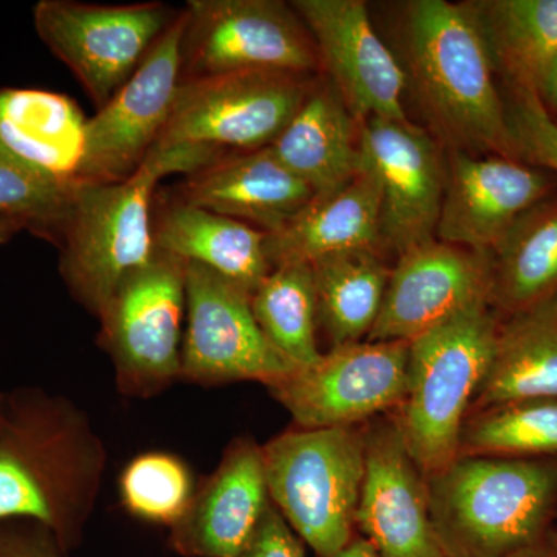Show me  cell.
Here are the masks:
<instances>
[{"label": "cell", "mask_w": 557, "mask_h": 557, "mask_svg": "<svg viewBox=\"0 0 557 557\" xmlns=\"http://www.w3.org/2000/svg\"><path fill=\"white\" fill-rule=\"evenodd\" d=\"M197 483L182 458L150 450L132 458L121 471V507L135 519L172 528L185 515Z\"/></svg>", "instance_id": "obj_31"}, {"label": "cell", "mask_w": 557, "mask_h": 557, "mask_svg": "<svg viewBox=\"0 0 557 557\" xmlns=\"http://www.w3.org/2000/svg\"><path fill=\"white\" fill-rule=\"evenodd\" d=\"M541 397H557V296L500 318L493 361L469 413Z\"/></svg>", "instance_id": "obj_24"}, {"label": "cell", "mask_w": 557, "mask_h": 557, "mask_svg": "<svg viewBox=\"0 0 557 557\" xmlns=\"http://www.w3.org/2000/svg\"><path fill=\"white\" fill-rule=\"evenodd\" d=\"M267 234L247 223L175 199L153 201V242L160 251L199 263L256 292L271 269L265 252Z\"/></svg>", "instance_id": "obj_22"}, {"label": "cell", "mask_w": 557, "mask_h": 557, "mask_svg": "<svg viewBox=\"0 0 557 557\" xmlns=\"http://www.w3.org/2000/svg\"><path fill=\"white\" fill-rule=\"evenodd\" d=\"M304 545L271 504L255 536L239 557H307Z\"/></svg>", "instance_id": "obj_35"}, {"label": "cell", "mask_w": 557, "mask_h": 557, "mask_svg": "<svg viewBox=\"0 0 557 557\" xmlns=\"http://www.w3.org/2000/svg\"><path fill=\"white\" fill-rule=\"evenodd\" d=\"M186 319V262L157 249L153 258L121 282L98 321V344L127 397L150 398L182 372Z\"/></svg>", "instance_id": "obj_7"}, {"label": "cell", "mask_w": 557, "mask_h": 557, "mask_svg": "<svg viewBox=\"0 0 557 557\" xmlns=\"http://www.w3.org/2000/svg\"><path fill=\"white\" fill-rule=\"evenodd\" d=\"M302 180L314 199H327L364 170L361 124L335 87H313L285 129L269 146Z\"/></svg>", "instance_id": "obj_21"}, {"label": "cell", "mask_w": 557, "mask_h": 557, "mask_svg": "<svg viewBox=\"0 0 557 557\" xmlns=\"http://www.w3.org/2000/svg\"><path fill=\"white\" fill-rule=\"evenodd\" d=\"M295 369L263 335L247 289L207 267L186 262L180 380L207 387L258 381L267 387Z\"/></svg>", "instance_id": "obj_13"}, {"label": "cell", "mask_w": 557, "mask_h": 557, "mask_svg": "<svg viewBox=\"0 0 557 557\" xmlns=\"http://www.w3.org/2000/svg\"><path fill=\"white\" fill-rule=\"evenodd\" d=\"M553 182L534 164L450 149L437 239L493 252L528 209L552 196Z\"/></svg>", "instance_id": "obj_18"}, {"label": "cell", "mask_w": 557, "mask_h": 557, "mask_svg": "<svg viewBox=\"0 0 557 557\" xmlns=\"http://www.w3.org/2000/svg\"><path fill=\"white\" fill-rule=\"evenodd\" d=\"M171 196L265 234L285 228L314 199L313 190L289 172L270 148L230 153L188 175Z\"/></svg>", "instance_id": "obj_20"}, {"label": "cell", "mask_w": 557, "mask_h": 557, "mask_svg": "<svg viewBox=\"0 0 557 557\" xmlns=\"http://www.w3.org/2000/svg\"><path fill=\"white\" fill-rule=\"evenodd\" d=\"M108 449L72 399L25 387L0 394V520L39 523L62 552L94 515Z\"/></svg>", "instance_id": "obj_1"}, {"label": "cell", "mask_w": 557, "mask_h": 557, "mask_svg": "<svg viewBox=\"0 0 557 557\" xmlns=\"http://www.w3.org/2000/svg\"><path fill=\"white\" fill-rule=\"evenodd\" d=\"M185 9L115 97L86 121L72 182L131 178L166 129L182 83Z\"/></svg>", "instance_id": "obj_12"}, {"label": "cell", "mask_w": 557, "mask_h": 557, "mask_svg": "<svg viewBox=\"0 0 557 557\" xmlns=\"http://www.w3.org/2000/svg\"><path fill=\"white\" fill-rule=\"evenodd\" d=\"M507 106L519 160L557 174V121L542 98L533 90L511 89Z\"/></svg>", "instance_id": "obj_33"}, {"label": "cell", "mask_w": 557, "mask_h": 557, "mask_svg": "<svg viewBox=\"0 0 557 557\" xmlns=\"http://www.w3.org/2000/svg\"><path fill=\"white\" fill-rule=\"evenodd\" d=\"M293 9L317 46L335 89L358 123L408 120L406 70L380 38L361 0H295Z\"/></svg>", "instance_id": "obj_15"}, {"label": "cell", "mask_w": 557, "mask_h": 557, "mask_svg": "<svg viewBox=\"0 0 557 557\" xmlns=\"http://www.w3.org/2000/svg\"><path fill=\"white\" fill-rule=\"evenodd\" d=\"M86 120L60 95L39 90L0 91V143L36 170L72 180Z\"/></svg>", "instance_id": "obj_26"}, {"label": "cell", "mask_w": 557, "mask_h": 557, "mask_svg": "<svg viewBox=\"0 0 557 557\" xmlns=\"http://www.w3.org/2000/svg\"><path fill=\"white\" fill-rule=\"evenodd\" d=\"M251 309L271 346L296 368L322 357L318 347V302L310 263H282L251 295Z\"/></svg>", "instance_id": "obj_29"}, {"label": "cell", "mask_w": 557, "mask_h": 557, "mask_svg": "<svg viewBox=\"0 0 557 557\" xmlns=\"http://www.w3.org/2000/svg\"><path fill=\"white\" fill-rule=\"evenodd\" d=\"M406 76L453 149L518 159L496 64L468 3L417 0L405 21Z\"/></svg>", "instance_id": "obj_2"}, {"label": "cell", "mask_w": 557, "mask_h": 557, "mask_svg": "<svg viewBox=\"0 0 557 557\" xmlns=\"http://www.w3.org/2000/svg\"><path fill=\"white\" fill-rule=\"evenodd\" d=\"M491 252L434 239L398 256L380 317L366 341H410L490 302ZM491 304V302H490Z\"/></svg>", "instance_id": "obj_17"}, {"label": "cell", "mask_w": 557, "mask_h": 557, "mask_svg": "<svg viewBox=\"0 0 557 557\" xmlns=\"http://www.w3.org/2000/svg\"><path fill=\"white\" fill-rule=\"evenodd\" d=\"M359 536L381 557H445L429 512L428 475L409 453L392 413L364 424Z\"/></svg>", "instance_id": "obj_16"}, {"label": "cell", "mask_w": 557, "mask_h": 557, "mask_svg": "<svg viewBox=\"0 0 557 557\" xmlns=\"http://www.w3.org/2000/svg\"><path fill=\"white\" fill-rule=\"evenodd\" d=\"M304 76L245 72L182 81L156 148L205 146L228 156L269 148L309 95Z\"/></svg>", "instance_id": "obj_10"}, {"label": "cell", "mask_w": 557, "mask_h": 557, "mask_svg": "<svg viewBox=\"0 0 557 557\" xmlns=\"http://www.w3.org/2000/svg\"><path fill=\"white\" fill-rule=\"evenodd\" d=\"M364 164L379 180L381 242L397 255L437 239L446 160L434 138L409 120L361 123Z\"/></svg>", "instance_id": "obj_14"}, {"label": "cell", "mask_w": 557, "mask_h": 557, "mask_svg": "<svg viewBox=\"0 0 557 557\" xmlns=\"http://www.w3.org/2000/svg\"><path fill=\"white\" fill-rule=\"evenodd\" d=\"M458 457H557V397L519 399L469 413Z\"/></svg>", "instance_id": "obj_30"}, {"label": "cell", "mask_w": 557, "mask_h": 557, "mask_svg": "<svg viewBox=\"0 0 557 557\" xmlns=\"http://www.w3.org/2000/svg\"><path fill=\"white\" fill-rule=\"evenodd\" d=\"M57 537L32 520H0V557H64Z\"/></svg>", "instance_id": "obj_34"}, {"label": "cell", "mask_w": 557, "mask_h": 557, "mask_svg": "<svg viewBox=\"0 0 557 557\" xmlns=\"http://www.w3.org/2000/svg\"><path fill=\"white\" fill-rule=\"evenodd\" d=\"M338 557H381L379 552L373 548V545L370 544L369 541H366L364 537L359 536L354 539L350 544L347 545L346 548L341 552Z\"/></svg>", "instance_id": "obj_38"}, {"label": "cell", "mask_w": 557, "mask_h": 557, "mask_svg": "<svg viewBox=\"0 0 557 557\" xmlns=\"http://www.w3.org/2000/svg\"><path fill=\"white\" fill-rule=\"evenodd\" d=\"M318 324L330 348L368 339L383 307L391 269L380 251L343 252L310 263Z\"/></svg>", "instance_id": "obj_28"}, {"label": "cell", "mask_w": 557, "mask_h": 557, "mask_svg": "<svg viewBox=\"0 0 557 557\" xmlns=\"http://www.w3.org/2000/svg\"><path fill=\"white\" fill-rule=\"evenodd\" d=\"M507 557H557V525L537 544Z\"/></svg>", "instance_id": "obj_36"}, {"label": "cell", "mask_w": 557, "mask_h": 557, "mask_svg": "<svg viewBox=\"0 0 557 557\" xmlns=\"http://www.w3.org/2000/svg\"><path fill=\"white\" fill-rule=\"evenodd\" d=\"M498 327L491 304L480 302L409 343L406 395L392 416L428 478L458 457L461 429L493 361Z\"/></svg>", "instance_id": "obj_5"}, {"label": "cell", "mask_w": 557, "mask_h": 557, "mask_svg": "<svg viewBox=\"0 0 557 557\" xmlns=\"http://www.w3.org/2000/svg\"><path fill=\"white\" fill-rule=\"evenodd\" d=\"M428 487L445 557H507L556 527L557 457H457Z\"/></svg>", "instance_id": "obj_4"}, {"label": "cell", "mask_w": 557, "mask_h": 557, "mask_svg": "<svg viewBox=\"0 0 557 557\" xmlns=\"http://www.w3.org/2000/svg\"><path fill=\"white\" fill-rule=\"evenodd\" d=\"M178 14L161 2L40 0L33 9V24L44 46L101 109L134 76Z\"/></svg>", "instance_id": "obj_8"}, {"label": "cell", "mask_w": 557, "mask_h": 557, "mask_svg": "<svg viewBox=\"0 0 557 557\" xmlns=\"http://www.w3.org/2000/svg\"><path fill=\"white\" fill-rule=\"evenodd\" d=\"M22 230H25L24 225L17 222V220L0 215V244H5L14 234L20 233Z\"/></svg>", "instance_id": "obj_39"}, {"label": "cell", "mask_w": 557, "mask_h": 557, "mask_svg": "<svg viewBox=\"0 0 557 557\" xmlns=\"http://www.w3.org/2000/svg\"><path fill=\"white\" fill-rule=\"evenodd\" d=\"M73 182L36 170L0 143V215L57 244L67 215Z\"/></svg>", "instance_id": "obj_32"}, {"label": "cell", "mask_w": 557, "mask_h": 557, "mask_svg": "<svg viewBox=\"0 0 557 557\" xmlns=\"http://www.w3.org/2000/svg\"><path fill=\"white\" fill-rule=\"evenodd\" d=\"M271 507L262 445L240 435L218 468L197 483L168 544L183 557H239Z\"/></svg>", "instance_id": "obj_19"}, {"label": "cell", "mask_w": 557, "mask_h": 557, "mask_svg": "<svg viewBox=\"0 0 557 557\" xmlns=\"http://www.w3.org/2000/svg\"><path fill=\"white\" fill-rule=\"evenodd\" d=\"M409 343L362 341L330 348L267 391L302 429L354 428L395 412L408 384Z\"/></svg>", "instance_id": "obj_11"}, {"label": "cell", "mask_w": 557, "mask_h": 557, "mask_svg": "<svg viewBox=\"0 0 557 557\" xmlns=\"http://www.w3.org/2000/svg\"><path fill=\"white\" fill-rule=\"evenodd\" d=\"M379 180L364 170L350 185L309 207L277 233L267 234L271 269L282 263H313L343 252L381 251Z\"/></svg>", "instance_id": "obj_23"}, {"label": "cell", "mask_w": 557, "mask_h": 557, "mask_svg": "<svg viewBox=\"0 0 557 557\" xmlns=\"http://www.w3.org/2000/svg\"><path fill=\"white\" fill-rule=\"evenodd\" d=\"M223 157L205 146L156 148L124 182H73L57 242L61 277L73 299L100 317L121 282L156 255L153 201L160 180L196 174Z\"/></svg>", "instance_id": "obj_3"}, {"label": "cell", "mask_w": 557, "mask_h": 557, "mask_svg": "<svg viewBox=\"0 0 557 557\" xmlns=\"http://www.w3.org/2000/svg\"><path fill=\"white\" fill-rule=\"evenodd\" d=\"M497 72L511 89L539 94L557 57V0L469 2Z\"/></svg>", "instance_id": "obj_27"}, {"label": "cell", "mask_w": 557, "mask_h": 557, "mask_svg": "<svg viewBox=\"0 0 557 557\" xmlns=\"http://www.w3.org/2000/svg\"><path fill=\"white\" fill-rule=\"evenodd\" d=\"M557 296V197L528 209L491 252L490 302L511 317Z\"/></svg>", "instance_id": "obj_25"}, {"label": "cell", "mask_w": 557, "mask_h": 557, "mask_svg": "<svg viewBox=\"0 0 557 557\" xmlns=\"http://www.w3.org/2000/svg\"><path fill=\"white\" fill-rule=\"evenodd\" d=\"M271 504L318 557H338L357 537L364 479V424L293 426L262 445Z\"/></svg>", "instance_id": "obj_6"}, {"label": "cell", "mask_w": 557, "mask_h": 557, "mask_svg": "<svg viewBox=\"0 0 557 557\" xmlns=\"http://www.w3.org/2000/svg\"><path fill=\"white\" fill-rule=\"evenodd\" d=\"M182 81L245 72L307 75L321 64L296 10L278 0H189Z\"/></svg>", "instance_id": "obj_9"}, {"label": "cell", "mask_w": 557, "mask_h": 557, "mask_svg": "<svg viewBox=\"0 0 557 557\" xmlns=\"http://www.w3.org/2000/svg\"><path fill=\"white\" fill-rule=\"evenodd\" d=\"M539 97L542 98L544 104H552L557 110V57L549 65L547 75H545L544 83L539 89Z\"/></svg>", "instance_id": "obj_37"}]
</instances>
